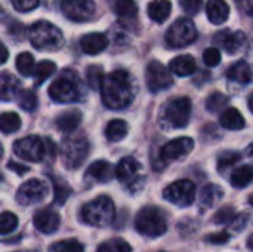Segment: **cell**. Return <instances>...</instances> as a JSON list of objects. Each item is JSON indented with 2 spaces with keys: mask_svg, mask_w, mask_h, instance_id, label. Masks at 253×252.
Wrapping results in <instances>:
<instances>
[{
  "mask_svg": "<svg viewBox=\"0 0 253 252\" xmlns=\"http://www.w3.org/2000/svg\"><path fill=\"white\" fill-rule=\"evenodd\" d=\"M224 196V192L219 186L216 184H208L203 187L202 195H200V209L208 211L213 205H216Z\"/></svg>",
  "mask_w": 253,
  "mask_h": 252,
  "instance_id": "cell-25",
  "label": "cell"
},
{
  "mask_svg": "<svg viewBox=\"0 0 253 252\" xmlns=\"http://www.w3.org/2000/svg\"><path fill=\"white\" fill-rule=\"evenodd\" d=\"M253 183V166L243 165L237 168L231 175V186L236 189H245Z\"/></svg>",
  "mask_w": 253,
  "mask_h": 252,
  "instance_id": "cell-30",
  "label": "cell"
},
{
  "mask_svg": "<svg viewBox=\"0 0 253 252\" xmlns=\"http://www.w3.org/2000/svg\"><path fill=\"white\" fill-rule=\"evenodd\" d=\"M239 160H240V154H239V153L228 151V153H225V154H222V156L219 157L218 168H219V171L222 172L224 169H227V168L233 166V165H234V163H237Z\"/></svg>",
  "mask_w": 253,
  "mask_h": 252,
  "instance_id": "cell-43",
  "label": "cell"
},
{
  "mask_svg": "<svg viewBox=\"0 0 253 252\" xmlns=\"http://www.w3.org/2000/svg\"><path fill=\"white\" fill-rule=\"evenodd\" d=\"M127 131H129V126L123 119H113L105 128V137L108 141L117 143V141H122L127 135Z\"/></svg>",
  "mask_w": 253,
  "mask_h": 252,
  "instance_id": "cell-28",
  "label": "cell"
},
{
  "mask_svg": "<svg viewBox=\"0 0 253 252\" xmlns=\"http://www.w3.org/2000/svg\"><path fill=\"white\" fill-rule=\"evenodd\" d=\"M170 12H172V3L169 0H153L147 7L148 16L159 24L165 22L169 18Z\"/></svg>",
  "mask_w": 253,
  "mask_h": 252,
  "instance_id": "cell-26",
  "label": "cell"
},
{
  "mask_svg": "<svg viewBox=\"0 0 253 252\" xmlns=\"http://www.w3.org/2000/svg\"><path fill=\"white\" fill-rule=\"evenodd\" d=\"M197 39V28L190 18L176 19L166 33V43L170 48H185Z\"/></svg>",
  "mask_w": 253,
  "mask_h": 252,
  "instance_id": "cell-8",
  "label": "cell"
},
{
  "mask_svg": "<svg viewBox=\"0 0 253 252\" xmlns=\"http://www.w3.org/2000/svg\"><path fill=\"white\" fill-rule=\"evenodd\" d=\"M80 95V80L71 70H64L49 86V97L56 102H74Z\"/></svg>",
  "mask_w": 253,
  "mask_h": 252,
  "instance_id": "cell-6",
  "label": "cell"
},
{
  "mask_svg": "<svg viewBox=\"0 0 253 252\" xmlns=\"http://www.w3.org/2000/svg\"><path fill=\"white\" fill-rule=\"evenodd\" d=\"M221 125L225 128V129H230V131H240L246 126V122H245V117L242 116V113L234 108V107H228L222 111L221 114V119H219Z\"/></svg>",
  "mask_w": 253,
  "mask_h": 252,
  "instance_id": "cell-24",
  "label": "cell"
},
{
  "mask_svg": "<svg viewBox=\"0 0 253 252\" xmlns=\"http://www.w3.org/2000/svg\"><path fill=\"white\" fill-rule=\"evenodd\" d=\"M135 229L142 236L159 238L168 232L166 215L157 206H153V205L144 206L135 218Z\"/></svg>",
  "mask_w": 253,
  "mask_h": 252,
  "instance_id": "cell-3",
  "label": "cell"
},
{
  "mask_svg": "<svg viewBox=\"0 0 253 252\" xmlns=\"http://www.w3.org/2000/svg\"><path fill=\"white\" fill-rule=\"evenodd\" d=\"M89 154V140L84 134H71L61 143V157L68 169H77Z\"/></svg>",
  "mask_w": 253,
  "mask_h": 252,
  "instance_id": "cell-4",
  "label": "cell"
},
{
  "mask_svg": "<svg viewBox=\"0 0 253 252\" xmlns=\"http://www.w3.org/2000/svg\"><path fill=\"white\" fill-rule=\"evenodd\" d=\"M82 220L95 227H107L114 220V203L108 196H99L82 208Z\"/></svg>",
  "mask_w": 253,
  "mask_h": 252,
  "instance_id": "cell-5",
  "label": "cell"
},
{
  "mask_svg": "<svg viewBox=\"0 0 253 252\" xmlns=\"http://www.w3.org/2000/svg\"><path fill=\"white\" fill-rule=\"evenodd\" d=\"M237 6L249 16H253V0H236Z\"/></svg>",
  "mask_w": 253,
  "mask_h": 252,
  "instance_id": "cell-48",
  "label": "cell"
},
{
  "mask_svg": "<svg viewBox=\"0 0 253 252\" xmlns=\"http://www.w3.org/2000/svg\"><path fill=\"white\" fill-rule=\"evenodd\" d=\"M236 212H234V208L233 206H224L221 208L215 217H213V223L215 224H227V223H233L234 218H236Z\"/></svg>",
  "mask_w": 253,
  "mask_h": 252,
  "instance_id": "cell-41",
  "label": "cell"
},
{
  "mask_svg": "<svg viewBox=\"0 0 253 252\" xmlns=\"http://www.w3.org/2000/svg\"><path fill=\"white\" fill-rule=\"evenodd\" d=\"M203 61L208 67H216L221 62V52L216 48H208L203 52Z\"/></svg>",
  "mask_w": 253,
  "mask_h": 252,
  "instance_id": "cell-42",
  "label": "cell"
},
{
  "mask_svg": "<svg viewBox=\"0 0 253 252\" xmlns=\"http://www.w3.org/2000/svg\"><path fill=\"white\" fill-rule=\"evenodd\" d=\"M248 248L253 251V233L249 236V239H248Z\"/></svg>",
  "mask_w": 253,
  "mask_h": 252,
  "instance_id": "cell-52",
  "label": "cell"
},
{
  "mask_svg": "<svg viewBox=\"0 0 253 252\" xmlns=\"http://www.w3.org/2000/svg\"><path fill=\"white\" fill-rule=\"evenodd\" d=\"M160 252H165V251H160Z\"/></svg>",
  "mask_w": 253,
  "mask_h": 252,
  "instance_id": "cell-55",
  "label": "cell"
},
{
  "mask_svg": "<svg viewBox=\"0 0 253 252\" xmlns=\"http://www.w3.org/2000/svg\"><path fill=\"white\" fill-rule=\"evenodd\" d=\"M169 70L179 76V77H185L190 76L196 71V59L191 55H179L176 58H173L169 64Z\"/></svg>",
  "mask_w": 253,
  "mask_h": 252,
  "instance_id": "cell-21",
  "label": "cell"
},
{
  "mask_svg": "<svg viewBox=\"0 0 253 252\" xmlns=\"http://www.w3.org/2000/svg\"><path fill=\"white\" fill-rule=\"evenodd\" d=\"M82 122V113L79 110H68L56 117V128L62 132H73Z\"/></svg>",
  "mask_w": 253,
  "mask_h": 252,
  "instance_id": "cell-27",
  "label": "cell"
},
{
  "mask_svg": "<svg viewBox=\"0 0 253 252\" xmlns=\"http://www.w3.org/2000/svg\"><path fill=\"white\" fill-rule=\"evenodd\" d=\"M142 169V165L132 156L123 157L117 168H116V177L125 183V184H130L139 180V172Z\"/></svg>",
  "mask_w": 253,
  "mask_h": 252,
  "instance_id": "cell-16",
  "label": "cell"
},
{
  "mask_svg": "<svg viewBox=\"0 0 253 252\" xmlns=\"http://www.w3.org/2000/svg\"><path fill=\"white\" fill-rule=\"evenodd\" d=\"M7 168H9L10 171H16L18 174H25V172H28V168H27V166L18 165V163H15V162H9V163H7Z\"/></svg>",
  "mask_w": 253,
  "mask_h": 252,
  "instance_id": "cell-49",
  "label": "cell"
},
{
  "mask_svg": "<svg viewBox=\"0 0 253 252\" xmlns=\"http://www.w3.org/2000/svg\"><path fill=\"white\" fill-rule=\"evenodd\" d=\"M1 50H3L1 62H6V59H7V49H6V46H4V45H1Z\"/></svg>",
  "mask_w": 253,
  "mask_h": 252,
  "instance_id": "cell-50",
  "label": "cell"
},
{
  "mask_svg": "<svg viewBox=\"0 0 253 252\" xmlns=\"http://www.w3.org/2000/svg\"><path fill=\"white\" fill-rule=\"evenodd\" d=\"M230 241V235L227 232H219V233H213V235H209L206 238V242L209 244H215V245H222V244H227Z\"/></svg>",
  "mask_w": 253,
  "mask_h": 252,
  "instance_id": "cell-46",
  "label": "cell"
},
{
  "mask_svg": "<svg viewBox=\"0 0 253 252\" xmlns=\"http://www.w3.org/2000/svg\"><path fill=\"white\" fill-rule=\"evenodd\" d=\"M163 196L170 203L181 206V208H185V206L193 205V202H194L196 186L190 180H178L165 189Z\"/></svg>",
  "mask_w": 253,
  "mask_h": 252,
  "instance_id": "cell-10",
  "label": "cell"
},
{
  "mask_svg": "<svg viewBox=\"0 0 253 252\" xmlns=\"http://www.w3.org/2000/svg\"><path fill=\"white\" fill-rule=\"evenodd\" d=\"M135 82L126 70H114L104 77L101 85L102 101L111 110L129 107L135 98Z\"/></svg>",
  "mask_w": 253,
  "mask_h": 252,
  "instance_id": "cell-1",
  "label": "cell"
},
{
  "mask_svg": "<svg viewBox=\"0 0 253 252\" xmlns=\"http://www.w3.org/2000/svg\"><path fill=\"white\" fill-rule=\"evenodd\" d=\"M248 105H249V108H251V111L253 113V92L251 94V97H249V100H248Z\"/></svg>",
  "mask_w": 253,
  "mask_h": 252,
  "instance_id": "cell-51",
  "label": "cell"
},
{
  "mask_svg": "<svg viewBox=\"0 0 253 252\" xmlns=\"http://www.w3.org/2000/svg\"><path fill=\"white\" fill-rule=\"evenodd\" d=\"M227 77L233 82L246 85L251 83L253 79V71L246 61H237L227 70Z\"/></svg>",
  "mask_w": 253,
  "mask_h": 252,
  "instance_id": "cell-22",
  "label": "cell"
},
{
  "mask_svg": "<svg viewBox=\"0 0 253 252\" xmlns=\"http://www.w3.org/2000/svg\"><path fill=\"white\" fill-rule=\"evenodd\" d=\"M47 186L42 180H28L24 183L16 193V202L19 205H36L46 199Z\"/></svg>",
  "mask_w": 253,
  "mask_h": 252,
  "instance_id": "cell-13",
  "label": "cell"
},
{
  "mask_svg": "<svg viewBox=\"0 0 253 252\" xmlns=\"http://www.w3.org/2000/svg\"><path fill=\"white\" fill-rule=\"evenodd\" d=\"M249 223V215L246 214V212H243V214H240V215H237L236 218H234V221H233V230L234 232H242L245 227H246V224Z\"/></svg>",
  "mask_w": 253,
  "mask_h": 252,
  "instance_id": "cell-47",
  "label": "cell"
},
{
  "mask_svg": "<svg viewBox=\"0 0 253 252\" xmlns=\"http://www.w3.org/2000/svg\"><path fill=\"white\" fill-rule=\"evenodd\" d=\"M49 252H84V248L79 241L67 239V241H61V242L53 244L49 248Z\"/></svg>",
  "mask_w": 253,
  "mask_h": 252,
  "instance_id": "cell-36",
  "label": "cell"
},
{
  "mask_svg": "<svg viewBox=\"0 0 253 252\" xmlns=\"http://www.w3.org/2000/svg\"><path fill=\"white\" fill-rule=\"evenodd\" d=\"M251 151H252V153H253V149H252V150H251Z\"/></svg>",
  "mask_w": 253,
  "mask_h": 252,
  "instance_id": "cell-54",
  "label": "cell"
},
{
  "mask_svg": "<svg viewBox=\"0 0 253 252\" xmlns=\"http://www.w3.org/2000/svg\"><path fill=\"white\" fill-rule=\"evenodd\" d=\"M191 116V101L187 97H176L168 101L163 108V120L170 128H185Z\"/></svg>",
  "mask_w": 253,
  "mask_h": 252,
  "instance_id": "cell-7",
  "label": "cell"
},
{
  "mask_svg": "<svg viewBox=\"0 0 253 252\" xmlns=\"http://www.w3.org/2000/svg\"><path fill=\"white\" fill-rule=\"evenodd\" d=\"M104 74H102V68L99 65H90L87 68V73H86V79H87V83L92 89H101V85H102V80H104Z\"/></svg>",
  "mask_w": 253,
  "mask_h": 252,
  "instance_id": "cell-38",
  "label": "cell"
},
{
  "mask_svg": "<svg viewBox=\"0 0 253 252\" xmlns=\"http://www.w3.org/2000/svg\"><path fill=\"white\" fill-rule=\"evenodd\" d=\"M18 104L22 110H27V111H33L36 107H37V97L34 95L33 91L30 89H25V91H21L19 97H18Z\"/></svg>",
  "mask_w": 253,
  "mask_h": 252,
  "instance_id": "cell-39",
  "label": "cell"
},
{
  "mask_svg": "<svg viewBox=\"0 0 253 252\" xmlns=\"http://www.w3.org/2000/svg\"><path fill=\"white\" fill-rule=\"evenodd\" d=\"M28 39L31 45L39 50H58L64 46L62 31L47 21H37L31 25L28 31Z\"/></svg>",
  "mask_w": 253,
  "mask_h": 252,
  "instance_id": "cell-2",
  "label": "cell"
},
{
  "mask_svg": "<svg viewBox=\"0 0 253 252\" xmlns=\"http://www.w3.org/2000/svg\"><path fill=\"white\" fill-rule=\"evenodd\" d=\"M108 46V39L102 33H89L80 39V48L87 55H98Z\"/></svg>",
  "mask_w": 253,
  "mask_h": 252,
  "instance_id": "cell-18",
  "label": "cell"
},
{
  "mask_svg": "<svg viewBox=\"0 0 253 252\" xmlns=\"http://www.w3.org/2000/svg\"><path fill=\"white\" fill-rule=\"evenodd\" d=\"M114 12L122 21H135L138 16V6L135 0H116Z\"/></svg>",
  "mask_w": 253,
  "mask_h": 252,
  "instance_id": "cell-29",
  "label": "cell"
},
{
  "mask_svg": "<svg viewBox=\"0 0 253 252\" xmlns=\"http://www.w3.org/2000/svg\"><path fill=\"white\" fill-rule=\"evenodd\" d=\"M18 12H30L39 6V0H10Z\"/></svg>",
  "mask_w": 253,
  "mask_h": 252,
  "instance_id": "cell-45",
  "label": "cell"
},
{
  "mask_svg": "<svg viewBox=\"0 0 253 252\" xmlns=\"http://www.w3.org/2000/svg\"><path fill=\"white\" fill-rule=\"evenodd\" d=\"M56 70V65L55 62L52 61H40L36 67V73H34V85L36 86H40L44 80H47Z\"/></svg>",
  "mask_w": 253,
  "mask_h": 252,
  "instance_id": "cell-32",
  "label": "cell"
},
{
  "mask_svg": "<svg viewBox=\"0 0 253 252\" xmlns=\"http://www.w3.org/2000/svg\"><path fill=\"white\" fill-rule=\"evenodd\" d=\"M0 128L3 134L16 132L21 128V119L16 113H3L0 117Z\"/></svg>",
  "mask_w": 253,
  "mask_h": 252,
  "instance_id": "cell-33",
  "label": "cell"
},
{
  "mask_svg": "<svg viewBox=\"0 0 253 252\" xmlns=\"http://www.w3.org/2000/svg\"><path fill=\"white\" fill-rule=\"evenodd\" d=\"M13 151L18 157H21L24 160L40 162L47 153L46 140H42L40 137H36V135L21 138V140L15 141Z\"/></svg>",
  "mask_w": 253,
  "mask_h": 252,
  "instance_id": "cell-9",
  "label": "cell"
},
{
  "mask_svg": "<svg viewBox=\"0 0 253 252\" xmlns=\"http://www.w3.org/2000/svg\"><path fill=\"white\" fill-rule=\"evenodd\" d=\"M96 252H132V247L126 241L120 238H114L101 244Z\"/></svg>",
  "mask_w": 253,
  "mask_h": 252,
  "instance_id": "cell-34",
  "label": "cell"
},
{
  "mask_svg": "<svg viewBox=\"0 0 253 252\" xmlns=\"http://www.w3.org/2000/svg\"><path fill=\"white\" fill-rule=\"evenodd\" d=\"M116 171L113 169L110 162L105 160H98L92 163L87 171H86V178L96 181V183H110L114 177Z\"/></svg>",
  "mask_w": 253,
  "mask_h": 252,
  "instance_id": "cell-19",
  "label": "cell"
},
{
  "mask_svg": "<svg viewBox=\"0 0 253 252\" xmlns=\"http://www.w3.org/2000/svg\"><path fill=\"white\" fill-rule=\"evenodd\" d=\"M21 94L19 91V80L9 74V73H1L0 77V95L3 101H12L13 98H16V95Z\"/></svg>",
  "mask_w": 253,
  "mask_h": 252,
  "instance_id": "cell-23",
  "label": "cell"
},
{
  "mask_svg": "<svg viewBox=\"0 0 253 252\" xmlns=\"http://www.w3.org/2000/svg\"><path fill=\"white\" fill-rule=\"evenodd\" d=\"M33 223L39 232H42L44 235H52L58 230V227L61 224V218L55 211L46 208V209H40L34 214Z\"/></svg>",
  "mask_w": 253,
  "mask_h": 252,
  "instance_id": "cell-17",
  "label": "cell"
},
{
  "mask_svg": "<svg viewBox=\"0 0 253 252\" xmlns=\"http://www.w3.org/2000/svg\"><path fill=\"white\" fill-rule=\"evenodd\" d=\"M18 252H28V251H18Z\"/></svg>",
  "mask_w": 253,
  "mask_h": 252,
  "instance_id": "cell-53",
  "label": "cell"
},
{
  "mask_svg": "<svg viewBox=\"0 0 253 252\" xmlns=\"http://www.w3.org/2000/svg\"><path fill=\"white\" fill-rule=\"evenodd\" d=\"M215 43L221 46L228 53H237L240 52L246 45V36L242 31H231V30H222L215 36Z\"/></svg>",
  "mask_w": 253,
  "mask_h": 252,
  "instance_id": "cell-15",
  "label": "cell"
},
{
  "mask_svg": "<svg viewBox=\"0 0 253 252\" xmlns=\"http://www.w3.org/2000/svg\"><path fill=\"white\" fill-rule=\"evenodd\" d=\"M228 104V97L221 94V92H213L208 100H206V108L211 113H216L222 110Z\"/></svg>",
  "mask_w": 253,
  "mask_h": 252,
  "instance_id": "cell-37",
  "label": "cell"
},
{
  "mask_svg": "<svg viewBox=\"0 0 253 252\" xmlns=\"http://www.w3.org/2000/svg\"><path fill=\"white\" fill-rule=\"evenodd\" d=\"M61 10L68 19L83 22L95 15L96 6L93 0H61Z\"/></svg>",
  "mask_w": 253,
  "mask_h": 252,
  "instance_id": "cell-12",
  "label": "cell"
},
{
  "mask_svg": "<svg viewBox=\"0 0 253 252\" xmlns=\"http://www.w3.org/2000/svg\"><path fill=\"white\" fill-rule=\"evenodd\" d=\"M16 70L19 71V74L28 77L33 76L36 73V64H34V58L30 52H22L16 56Z\"/></svg>",
  "mask_w": 253,
  "mask_h": 252,
  "instance_id": "cell-31",
  "label": "cell"
},
{
  "mask_svg": "<svg viewBox=\"0 0 253 252\" xmlns=\"http://www.w3.org/2000/svg\"><path fill=\"white\" fill-rule=\"evenodd\" d=\"M145 79H147V86L151 92H160L172 86L173 79L169 71L162 62L159 61H151L147 67L145 71Z\"/></svg>",
  "mask_w": 253,
  "mask_h": 252,
  "instance_id": "cell-11",
  "label": "cell"
},
{
  "mask_svg": "<svg viewBox=\"0 0 253 252\" xmlns=\"http://www.w3.org/2000/svg\"><path fill=\"white\" fill-rule=\"evenodd\" d=\"M52 183H53V189H55V202L59 205H64L65 201L71 195L70 186L65 181H62L61 178H55V177H52Z\"/></svg>",
  "mask_w": 253,
  "mask_h": 252,
  "instance_id": "cell-35",
  "label": "cell"
},
{
  "mask_svg": "<svg viewBox=\"0 0 253 252\" xmlns=\"http://www.w3.org/2000/svg\"><path fill=\"white\" fill-rule=\"evenodd\" d=\"M193 149H194V141L191 138H188V137L176 138L163 146V149L160 151V159L165 163H170V162L185 157L187 154H190V151Z\"/></svg>",
  "mask_w": 253,
  "mask_h": 252,
  "instance_id": "cell-14",
  "label": "cell"
},
{
  "mask_svg": "<svg viewBox=\"0 0 253 252\" xmlns=\"http://www.w3.org/2000/svg\"><path fill=\"white\" fill-rule=\"evenodd\" d=\"M18 227V218L15 214L12 212H3L1 214V218H0V233L1 235H7V233H12L15 229Z\"/></svg>",
  "mask_w": 253,
  "mask_h": 252,
  "instance_id": "cell-40",
  "label": "cell"
},
{
  "mask_svg": "<svg viewBox=\"0 0 253 252\" xmlns=\"http://www.w3.org/2000/svg\"><path fill=\"white\" fill-rule=\"evenodd\" d=\"M206 15L215 25H221L228 19L230 7L225 0H209L206 6Z\"/></svg>",
  "mask_w": 253,
  "mask_h": 252,
  "instance_id": "cell-20",
  "label": "cell"
},
{
  "mask_svg": "<svg viewBox=\"0 0 253 252\" xmlns=\"http://www.w3.org/2000/svg\"><path fill=\"white\" fill-rule=\"evenodd\" d=\"M181 6L188 15H197L202 10L203 0H181Z\"/></svg>",
  "mask_w": 253,
  "mask_h": 252,
  "instance_id": "cell-44",
  "label": "cell"
}]
</instances>
